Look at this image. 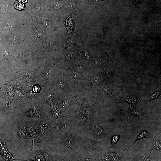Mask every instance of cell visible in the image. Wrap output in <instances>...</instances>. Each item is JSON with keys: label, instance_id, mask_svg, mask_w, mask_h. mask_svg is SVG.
I'll list each match as a JSON object with an SVG mask.
<instances>
[{"label": "cell", "instance_id": "cell-1", "mask_svg": "<svg viewBox=\"0 0 161 161\" xmlns=\"http://www.w3.org/2000/svg\"><path fill=\"white\" fill-rule=\"evenodd\" d=\"M86 136L72 128L62 131L53 143L57 153L64 160L77 153Z\"/></svg>", "mask_w": 161, "mask_h": 161}, {"label": "cell", "instance_id": "cell-2", "mask_svg": "<svg viewBox=\"0 0 161 161\" xmlns=\"http://www.w3.org/2000/svg\"><path fill=\"white\" fill-rule=\"evenodd\" d=\"M94 107H83L69 115L72 128L88 137L95 125L96 111Z\"/></svg>", "mask_w": 161, "mask_h": 161}, {"label": "cell", "instance_id": "cell-3", "mask_svg": "<svg viewBox=\"0 0 161 161\" xmlns=\"http://www.w3.org/2000/svg\"><path fill=\"white\" fill-rule=\"evenodd\" d=\"M98 140L86 136L77 153L82 156H100L103 152L99 146Z\"/></svg>", "mask_w": 161, "mask_h": 161}, {"label": "cell", "instance_id": "cell-4", "mask_svg": "<svg viewBox=\"0 0 161 161\" xmlns=\"http://www.w3.org/2000/svg\"><path fill=\"white\" fill-rule=\"evenodd\" d=\"M141 98V96L139 93L135 91L128 94L124 101L117 103H126L130 105V107L125 110L128 118L131 116L141 117L142 115V114L136 111L135 107Z\"/></svg>", "mask_w": 161, "mask_h": 161}, {"label": "cell", "instance_id": "cell-5", "mask_svg": "<svg viewBox=\"0 0 161 161\" xmlns=\"http://www.w3.org/2000/svg\"><path fill=\"white\" fill-rule=\"evenodd\" d=\"M95 125L88 136L94 140L104 139L111 132L109 126L103 125L99 126L95 122Z\"/></svg>", "mask_w": 161, "mask_h": 161}, {"label": "cell", "instance_id": "cell-6", "mask_svg": "<svg viewBox=\"0 0 161 161\" xmlns=\"http://www.w3.org/2000/svg\"><path fill=\"white\" fill-rule=\"evenodd\" d=\"M72 102V101L68 99H65L62 102L60 112L63 117L69 115L75 110L73 107Z\"/></svg>", "mask_w": 161, "mask_h": 161}, {"label": "cell", "instance_id": "cell-7", "mask_svg": "<svg viewBox=\"0 0 161 161\" xmlns=\"http://www.w3.org/2000/svg\"><path fill=\"white\" fill-rule=\"evenodd\" d=\"M99 160L120 161L123 158L116 152L111 151L108 152H104L99 157Z\"/></svg>", "mask_w": 161, "mask_h": 161}, {"label": "cell", "instance_id": "cell-8", "mask_svg": "<svg viewBox=\"0 0 161 161\" xmlns=\"http://www.w3.org/2000/svg\"><path fill=\"white\" fill-rule=\"evenodd\" d=\"M151 136L149 133L146 130L143 128L139 132V133L137 136L136 140L134 142L131 146L129 147L128 148L124 150L123 152L125 151L128 150L131 146L134 144L137 141L140 140L142 139H149L151 138Z\"/></svg>", "mask_w": 161, "mask_h": 161}, {"label": "cell", "instance_id": "cell-9", "mask_svg": "<svg viewBox=\"0 0 161 161\" xmlns=\"http://www.w3.org/2000/svg\"><path fill=\"white\" fill-rule=\"evenodd\" d=\"M161 144L160 141L156 137H154L150 149V152L149 156L147 159L150 157L152 152L155 150L158 153L160 152L161 150Z\"/></svg>", "mask_w": 161, "mask_h": 161}, {"label": "cell", "instance_id": "cell-10", "mask_svg": "<svg viewBox=\"0 0 161 161\" xmlns=\"http://www.w3.org/2000/svg\"><path fill=\"white\" fill-rule=\"evenodd\" d=\"M161 91L160 89L149 95L148 96L146 100H145V105L141 109V110L143 109L147 104L159 98L161 95Z\"/></svg>", "mask_w": 161, "mask_h": 161}, {"label": "cell", "instance_id": "cell-11", "mask_svg": "<svg viewBox=\"0 0 161 161\" xmlns=\"http://www.w3.org/2000/svg\"><path fill=\"white\" fill-rule=\"evenodd\" d=\"M124 126H124L121 132L120 133L119 135H115L112 137L111 140V144L113 147H115L116 146L117 144L120 139V135L124 130Z\"/></svg>", "mask_w": 161, "mask_h": 161}, {"label": "cell", "instance_id": "cell-12", "mask_svg": "<svg viewBox=\"0 0 161 161\" xmlns=\"http://www.w3.org/2000/svg\"><path fill=\"white\" fill-rule=\"evenodd\" d=\"M52 109L54 116L55 118L58 119L63 117L58 106H54L53 107Z\"/></svg>", "mask_w": 161, "mask_h": 161}, {"label": "cell", "instance_id": "cell-13", "mask_svg": "<svg viewBox=\"0 0 161 161\" xmlns=\"http://www.w3.org/2000/svg\"><path fill=\"white\" fill-rule=\"evenodd\" d=\"M101 80L100 78L97 77L94 78L92 80V83L94 85H96L100 83Z\"/></svg>", "mask_w": 161, "mask_h": 161}, {"label": "cell", "instance_id": "cell-14", "mask_svg": "<svg viewBox=\"0 0 161 161\" xmlns=\"http://www.w3.org/2000/svg\"><path fill=\"white\" fill-rule=\"evenodd\" d=\"M62 4L59 1H57L55 2L54 5V8L55 9H59L62 6Z\"/></svg>", "mask_w": 161, "mask_h": 161}, {"label": "cell", "instance_id": "cell-15", "mask_svg": "<svg viewBox=\"0 0 161 161\" xmlns=\"http://www.w3.org/2000/svg\"><path fill=\"white\" fill-rule=\"evenodd\" d=\"M75 55L74 53L71 52L68 54L66 58L67 60L70 61L73 59Z\"/></svg>", "mask_w": 161, "mask_h": 161}, {"label": "cell", "instance_id": "cell-16", "mask_svg": "<svg viewBox=\"0 0 161 161\" xmlns=\"http://www.w3.org/2000/svg\"><path fill=\"white\" fill-rule=\"evenodd\" d=\"M131 1L137 7H139L144 1V0H131Z\"/></svg>", "mask_w": 161, "mask_h": 161}, {"label": "cell", "instance_id": "cell-17", "mask_svg": "<svg viewBox=\"0 0 161 161\" xmlns=\"http://www.w3.org/2000/svg\"><path fill=\"white\" fill-rule=\"evenodd\" d=\"M74 4L72 2H69L67 5V7L69 9H71L73 8Z\"/></svg>", "mask_w": 161, "mask_h": 161}, {"label": "cell", "instance_id": "cell-18", "mask_svg": "<svg viewBox=\"0 0 161 161\" xmlns=\"http://www.w3.org/2000/svg\"><path fill=\"white\" fill-rule=\"evenodd\" d=\"M44 25L45 27L47 28H49L51 26L50 24L48 22H44Z\"/></svg>", "mask_w": 161, "mask_h": 161}, {"label": "cell", "instance_id": "cell-19", "mask_svg": "<svg viewBox=\"0 0 161 161\" xmlns=\"http://www.w3.org/2000/svg\"><path fill=\"white\" fill-rule=\"evenodd\" d=\"M40 89V88L38 86H36L34 87L33 90L35 92H37L39 91Z\"/></svg>", "mask_w": 161, "mask_h": 161}, {"label": "cell", "instance_id": "cell-20", "mask_svg": "<svg viewBox=\"0 0 161 161\" xmlns=\"http://www.w3.org/2000/svg\"><path fill=\"white\" fill-rule=\"evenodd\" d=\"M59 86L61 88H63L64 87V84L62 82H60L59 84Z\"/></svg>", "mask_w": 161, "mask_h": 161}, {"label": "cell", "instance_id": "cell-21", "mask_svg": "<svg viewBox=\"0 0 161 161\" xmlns=\"http://www.w3.org/2000/svg\"><path fill=\"white\" fill-rule=\"evenodd\" d=\"M74 75L75 77H78L79 76V74L77 72H75L74 73Z\"/></svg>", "mask_w": 161, "mask_h": 161}]
</instances>
